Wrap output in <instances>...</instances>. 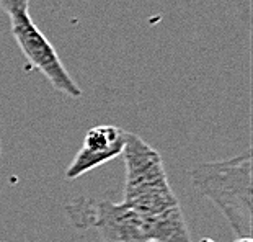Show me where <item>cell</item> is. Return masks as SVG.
Masks as SVG:
<instances>
[{"label":"cell","instance_id":"1","mask_svg":"<svg viewBox=\"0 0 253 242\" xmlns=\"http://www.w3.org/2000/svg\"><path fill=\"white\" fill-rule=\"evenodd\" d=\"M190 175L198 192L220 209L237 239H252V154L245 152L232 159L199 164Z\"/></svg>","mask_w":253,"mask_h":242},{"label":"cell","instance_id":"2","mask_svg":"<svg viewBox=\"0 0 253 242\" xmlns=\"http://www.w3.org/2000/svg\"><path fill=\"white\" fill-rule=\"evenodd\" d=\"M123 157L126 164L125 201L136 211L154 216L178 206L167 179L160 154L141 136L126 133Z\"/></svg>","mask_w":253,"mask_h":242},{"label":"cell","instance_id":"3","mask_svg":"<svg viewBox=\"0 0 253 242\" xmlns=\"http://www.w3.org/2000/svg\"><path fill=\"white\" fill-rule=\"evenodd\" d=\"M66 211L75 228H95L105 242H149L147 214L126 203L77 198L66 206Z\"/></svg>","mask_w":253,"mask_h":242},{"label":"cell","instance_id":"4","mask_svg":"<svg viewBox=\"0 0 253 242\" xmlns=\"http://www.w3.org/2000/svg\"><path fill=\"white\" fill-rule=\"evenodd\" d=\"M10 23H12V35L15 41L26 57V61L30 62V66L44 75L57 92L71 97V98H80L82 89L64 67L56 49L33 23L30 13L12 17Z\"/></svg>","mask_w":253,"mask_h":242},{"label":"cell","instance_id":"5","mask_svg":"<svg viewBox=\"0 0 253 242\" xmlns=\"http://www.w3.org/2000/svg\"><path fill=\"white\" fill-rule=\"evenodd\" d=\"M126 131L113 125H98L87 131L84 144L66 170V179L75 180L87 172L116 159L125 149Z\"/></svg>","mask_w":253,"mask_h":242},{"label":"cell","instance_id":"6","mask_svg":"<svg viewBox=\"0 0 253 242\" xmlns=\"http://www.w3.org/2000/svg\"><path fill=\"white\" fill-rule=\"evenodd\" d=\"M147 239L149 242H191L180 205L147 216Z\"/></svg>","mask_w":253,"mask_h":242},{"label":"cell","instance_id":"7","mask_svg":"<svg viewBox=\"0 0 253 242\" xmlns=\"http://www.w3.org/2000/svg\"><path fill=\"white\" fill-rule=\"evenodd\" d=\"M0 7L10 18L30 13V0H0Z\"/></svg>","mask_w":253,"mask_h":242},{"label":"cell","instance_id":"8","mask_svg":"<svg viewBox=\"0 0 253 242\" xmlns=\"http://www.w3.org/2000/svg\"><path fill=\"white\" fill-rule=\"evenodd\" d=\"M235 242H253V241H252V239H247V238H245V239H237Z\"/></svg>","mask_w":253,"mask_h":242},{"label":"cell","instance_id":"9","mask_svg":"<svg viewBox=\"0 0 253 242\" xmlns=\"http://www.w3.org/2000/svg\"><path fill=\"white\" fill-rule=\"evenodd\" d=\"M201 242H212V241H211V239H203Z\"/></svg>","mask_w":253,"mask_h":242}]
</instances>
